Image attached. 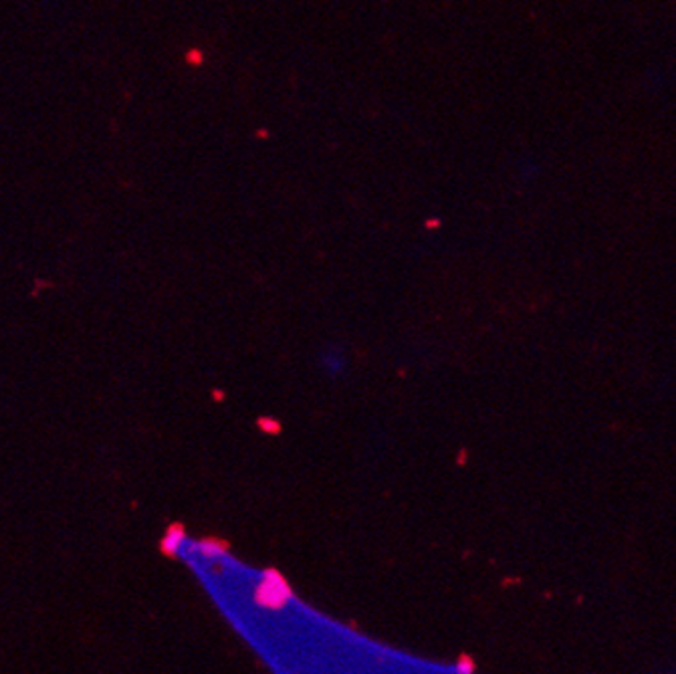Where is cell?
Segmentation results:
<instances>
[{
  "instance_id": "6da1fadb",
  "label": "cell",
  "mask_w": 676,
  "mask_h": 674,
  "mask_svg": "<svg viewBox=\"0 0 676 674\" xmlns=\"http://www.w3.org/2000/svg\"><path fill=\"white\" fill-rule=\"evenodd\" d=\"M349 352L345 347H341L338 343H331L327 347H323L319 352V370L323 376H327L329 379H339L343 378L349 372Z\"/></svg>"
}]
</instances>
